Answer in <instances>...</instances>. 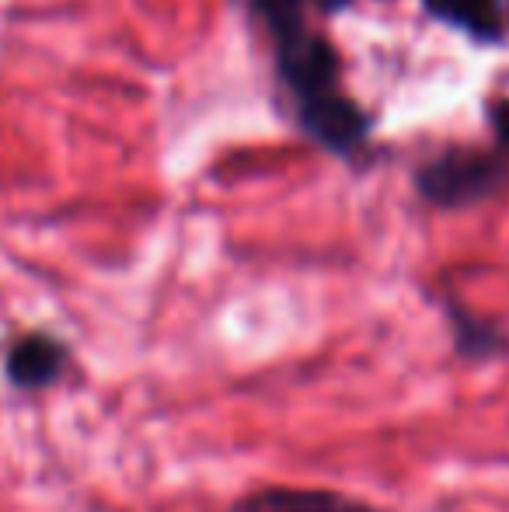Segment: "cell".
<instances>
[{"instance_id": "5b68a950", "label": "cell", "mask_w": 509, "mask_h": 512, "mask_svg": "<svg viewBox=\"0 0 509 512\" xmlns=\"http://www.w3.org/2000/svg\"><path fill=\"white\" fill-rule=\"evenodd\" d=\"M426 7L478 39H499L509 32V0H426Z\"/></svg>"}, {"instance_id": "52a82bcc", "label": "cell", "mask_w": 509, "mask_h": 512, "mask_svg": "<svg viewBox=\"0 0 509 512\" xmlns=\"http://www.w3.org/2000/svg\"><path fill=\"white\" fill-rule=\"evenodd\" d=\"M286 4L300 7V11H321V14H332L339 7H346L349 0H286Z\"/></svg>"}, {"instance_id": "3957f363", "label": "cell", "mask_w": 509, "mask_h": 512, "mask_svg": "<svg viewBox=\"0 0 509 512\" xmlns=\"http://www.w3.org/2000/svg\"><path fill=\"white\" fill-rule=\"evenodd\" d=\"M70 345L49 331H28L7 349L4 356V377L14 391H49L70 373Z\"/></svg>"}, {"instance_id": "6da1fadb", "label": "cell", "mask_w": 509, "mask_h": 512, "mask_svg": "<svg viewBox=\"0 0 509 512\" xmlns=\"http://www.w3.org/2000/svg\"><path fill=\"white\" fill-rule=\"evenodd\" d=\"M255 11L262 14L276 39L279 74L297 98L300 126L335 154L363 147L370 119L342 91V67L332 42L307 25V11L286 4V0H255Z\"/></svg>"}, {"instance_id": "ba28073f", "label": "cell", "mask_w": 509, "mask_h": 512, "mask_svg": "<svg viewBox=\"0 0 509 512\" xmlns=\"http://www.w3.org/2000/svg\"><path fill=\"white\" fill-rule=\"evenodd\" d=\"M496 133H499V143L509 150V98L496 105Z\"/></svg>"}, {"instance_id": "7a4b0ae2", "label": "cell", "mask_w": 509, "mask_h": 512, "mask_svg": "<svg viewBox=\"0 0 509 512\" xmlns=\"http://www.w3.org/2000/svg\"><path fill=\"white\" fill-rule=\"evenodd\" d=\"M503 182V164L475 150H450L419 171V192L436 206H468Z\"/></svg>"}, {"instance_id": "277c9868", "label": "cell", "mask_w": 509, "mask_h": 512, "mask_svg": "<svg viewBox=\"0 0 509 512\" xmlns=\"http://www.w3.org/2000/svg\"><path fill=\"white\" fill-rule=\"evenodd\" d=\"M231 512H384L363 499H349L342 492L328 488H290V485H269L245 492L231 506Z\"/></svg>"}, {"instance_id": "8992f818", "label": "cell", "mask_w": 509, "mask_h": 512, "mask_svg": "<svg viewBox=\"0 0 509 512\" xmlns=\"http://www.w3.org/2000/svg\"><path fill=\"white\" fill-rule=\"evenodd\" d=\"M454 335H457V352H461V356H489V352H496L506 345L503 335L482 328V324L471 321V317H464V314H454Z\"/></svg>"}]
</instances>
